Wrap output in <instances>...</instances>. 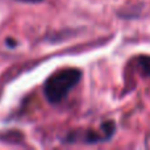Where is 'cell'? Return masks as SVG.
Listing matches in <instances>:
<instances>
[{"label": "cell", "instance_id": "obj_2", "mask_svg": "<svg viewBox=\"0 0 150 150\" xmlns=\"http://www.w3.org/2000/svg\"><path fill=\"white\" fill-rule=\"evenodd\" d=\"M138 65H140L142 73L150 76V57H148V55H141L138 58Z\"/></svg>", "mask_w": 150, "mask_h": 150}, {"label": "cell", "instance_id": "obj_1", "mask_svg": "<svg viewBox=\"0 0 150 150\" xmlns=\"http://www.w3.org/2000/svg\"><path fill=\"white\" fill-rule=\"evenodd\" d=\"M82 73L78 69H63L53 74L45 82L44 93L50 103H59L79 83Z\"/></svg>", "mask_w": 150, "mask_h": 150}]
</instances>
